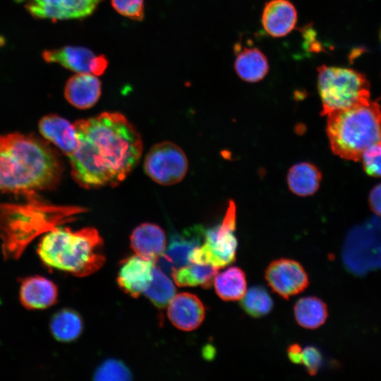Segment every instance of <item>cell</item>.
I'll use <instances>...</instances> for the list:
<instances>
[{"label": "cell", "instance_id": "obj_1", "mask_svg": "<svg viewBox=\"0 0 381 381\" xmlns=\"http://www.w3.org/2000/svg\"><path fill=\"white\" fill-rule=\"evenodd\" d=\"M73 125L78 144L68 157L72 176L80 186H115L138 163L141 137L123 114L103 112Z\"/></svg>", "mask_w": 381, "mask_h": 381}, {"label": "cell", "instance_id": "obj_2", "mask_svg": "<svg viewBox=\"0 0 381 381\" xmlns=\"http://www.w3.org/2000/svg\"><path fill=\"white\" fill-rule=\"evenodd\" d=\"M63 164L58 152L32 135L0 136V192L30 195L59 183Z\"/></svg>", "mask_w": 381, "mask_h": 381}, {"label": "cell", "instance_id": "obj_3", "mask_svg": "<svg viewBox=\"0 0 381 381\" xmlns=\"http://www.w3.org/2000/svg\"><path fill=\"white\" fill-rule=\"evenodd\" d=\"M103 241L94 228L71 231L54 227L47 231L37 252L43 264L77 277L97 272L105 262Z\"/></svg>", "mask_w": 381, "mask_h": 381}, {"label": "cell", "instance_id": "obj_4", "mask_svg": "<svg viewBox=\"0 0 381 381\" xmlns=\"http://www.w3.org/2000/svg\"><path fill=\"white\" fill-rule=\"evenodd\" d=\"M327 116L330 147L340 157L358 161L366 148L381 143V108L377 101L370 100Z\"/></svg>", "mask_w": 381, "mask_h": 381}, {"label": "cell", "instance_id": "obj_5", "mask_svg": "<svg viewBox=\"0 0 381 381\" xmlns=\"http://www.w3.org/2000/svg\"><path fill=\"white\" fill-rule=\"evenodd\" d=\"M317 70L322 116L370 100V83L363 73L349 68L324 64Z\"/></svg>", "mask_w": 381, "mask_h": 381}, {"label": "cell", "instance_id": "obj_6", "mask_svg": "<svg viewBox=\"0 0 381 381\" xmlns=\"http://www.w3.org/2000/svg\"><path fill=\"white\" fill-rule=\"evenodd\" d=\"M235 229L236 206L230 201L222 223L205 231L203 243L193 251L191 263L208 265L218 270L232 263L238 246Z\"/></svg>", "mask_w": 381, "mask_h": 381}, {"label": "cell", "instance_id": "obj_7", "mask_svg": "<svg viewBox=\"0 0 381 381\" xmlns=\"http://www.w3.org/2000/svg\"><path fill=\"white\" fill-rule=\"evenodd\" d=\"M188 160L176 144L164 141L157 143L147 152L144 170L155 182L171 186L180 182L188 171Z\"/></svg>", "mask_w": 381, "mask_h": 381}, {"label": "cell", "instance_id": "obj_8", "mask_svg": "<svg viewBox=\"0 0 381 381\" xmlns=\"http://www.w3.org/2000/svg\"><path fill=\"white\" fill-rule=\"evenodd\" d=\"M265 278L272 290L285 299L301 293L309 284L303 266L287 258L271 262L265 270Z\"/></svg>", "mask_w": 381, "mask_h": 381}, {"label": "cell", "instance_id": "obj_9", "mask_svg": "<svg viewBox=\"0 0 381 381\" xmlns=\"http://www.w3.org/2000/svg\"><path fill=\"white\" fill-rule=\"evenodd\" d=\"M104 0H31L26 6L35 18L51 20L83 19Z\"/></svg>", "mask_w": 381, "mask_h": 381}, {"label": "cell", "instance_id": "obj_10", "mask_svg": "<svg viewBox=\"0 0 381 381\" xmlns=\"http://www.w3.org/2000/svg\"><path fill=\"white\" fill-rule=\"evenodd\" d=\"M205 231L199 225L173 234L164 254L156 261L160 267L171 273L176 269L191 263L190 255L201 245Z\"/></svg>", "mask_w": 381, "mask_h": 381}, {"label": "cell", "instance_id": "obj_11", "mask_svg": "<svg viewBox=\"0 0 381 381\" xmlns=\"http://www.w3.org/2000/svg\"><path fill=\"white\" fill-rule=\"evenodd\" d=\"M155 266V261L136 254L126 258L118 273L119 286L131 296H139L150 285Z\"/></svg>", "mask_w": 381, "mask_h": 381}, {"label": "cell", "instance_id": "obj_12", "mask_svg": "<svg viewBox=\"0 0 381 381\" xmlns=\"http://www.w3.org/2000/svg\"><path fill=\"white\" fill-rule=\"evenodd\" d=\"M167 315L176 328L191 331L198 328L204 320L205 309L195 295L181 293L175 295L169 303Z\"/></svg>", "mask_w": 381, "mask_h": 381}, {"label": "cell", "instance_id": "obj_13", "mask_svg": "<svg viewBox=\"0 0 381 381\" xmlns=\"http://www.w3.org/2000/svg\"><path fill=\"white\" fill-rule=\"evenodd\" d=\"M261 22L269 35L284 37L295 28L297 11L289 0H270L263 8Z\"/></svg>", "mask_w": 381, "mask_h": 381}, {"label": "cell", "instance_id": "obj_14", "mask_svg": "<svg viewBox=\"0 0 381 381\" xmlns=\"http://www.w3.org/2000/svg\"><path fill=\"white\" fill-rule=\"evenodd\" d=\"M101 93V82L97 75L91 73H77L68 80L64 88L66 100L80 109L94 106Z\"/></svg>", "mask_w": 381, "mask_h": 381}, {"label": "cell", "instance_id": "obj_15", "mask_svg": "<svg viewBox=\"0 0 381 381\" xmlns=\"http://www.w3.org/2000/svg\"><path fill=\"white\" fill-rule=\"evenodd\" d=\"M20 300L28 309H44L53 306L57 300L58 289L49 279L33 276L24 279L20 287Z\"/></svg>", "mask_w": 381, "mask_h": 381}, {"label": "cell", "instance_id": "obj_16", "mask_svg": "<svg viewBox=\"0 0 381 381\" xmlns=\"http://www.w3.org/2000/svg\"><path fill=\"white\" fill-rule=\"evenodd\" d=\"M131 247L136 255L155 262L164 253L166 236L161 227L155 224L144 223L132 232Z\"/></svg>", "mask_w": 381, "mask_h": 381}, {"label": "cell", "instance_id": "obj_17", "mask_svg": "<svg viewBox=\"0 0 381 381\" xmlns=\"http://www.w3.org/2000/svg\"><path fill=\"white\" fill-rule=\"evenodd\" d=\"M42 135L56 145L65 155L70 156L78 144L76 131L73 124L56 114L47 115L39 122Z\"/></svg>", "mask_w": 381, "mask_h": 381}, {"label": "cell", "instance_id": "obj_18", "mask_svg": "<svg viewBox=\"0 0 381 381\" xmlns=\"http://www.w3.org/2000/svg\"><path fill=\"white\" fill-rule=\"evenodd\" d=\"M96 56L90 49L76 46H65L42 53L45 61L59 64L77 73L92 74Z\"/></svg>", "mask_w": 381, "mask_h": 381}, {"label": "cell", "instance_id": "obj_19", "mask_svg": "<svg viewBox=\"0 0 381 381\" xmlns=\"http://www.w3.org/2000/svg\"><path fill=\"white\" fill-rule=\"evenodd\" d=\"M234 68L238 76L248 83L262 80L269 71L265 55L256 47H244L237 53Z\"/></svg>", "mask_w": 381, "mask_h": 381}, {"label": "cell", "instance_id": "obj_20", "mask_svg": "<svg viewBox=\"0 0 381 381\" xmlns=\"http://www.w3.org/2000/svg\"><path fill=\"white\" fill-rule=\"evenodd\" d=\"M321 179V172L317 167L310 162H303L297 163L289 169L287 183L293 193L305 197L317 191Z\"/></svg>", "mask_w": 381, "mask_h": 381}, {"label": "cell", "instance_id": "obj_21", "mask_svg": "<svg viewBox=\"0 0 381 381\" xmlns=\"http://www.w3.org/2000/svg\"><path fill=\"white\" fill-rule=\"evenodd\" d=\"M213 284L216 294L226 301L241 300L246 291L245 273L238 267H230L217 273Z\"/></svg>", "mask_w": 381, "mask_h": 381}, {"label": "cell", "instance_id": "obj_22", "mask_svg": "<svg viewBox=\"0 0 381 381\" xmlns=\"http://www.w3.org/2000/svg\"><path fill=\"white\" fill-rule=\"evenodd\" d=\"M294 312L297 323L310 329H316L323 325L328 315L326 304L315 296L298 300L294 305Z\"/></svg>", "mask_w": 381, "mask_h": 381}, {"label": "cell", "instance_id": "obj_23", "mask_svg": "<svg viewBox=\"0 0 381 381\" xmlns=\"http://www.w3.org/2000/svg\"><path fill=\"white\" fill-rule=\"evenodd\" d=\"M218 269L208 265L192 262L186 266L174 270L171 276L179 286L210 287L217 274Z\"/></svg>", "mask_w": 381, "mask_h": 381}, {"label": "cell", "instance_id": "obj_24", "mask_svg": "<svg viewBox=\"0 0 381 381\" xmlns=\"http://www.w3.org/2000/svg\"><path fill=\"white\" fill-rule=\"evenodd\" d=\"M83 326L80 315L71 309L65 308L54 315L50 322V330L57 341L70 342L80 335Z\"/></svg>", "mask_w": 381, "mask_h": 381}, {"label": "cell", "instance_id": "obj_25", "mask_svg": "<svg viewBox=\"0 0 381 381\" xmlns=\"http://www.w3.org/2000/svg\"><path fill=\"white\" fill-rule=\"evenodd\" d=\"M143 294L157 308H164L176 295L171 279L159 267L155 266L152 281Z\"/></svg>", "mask_w": 381, "mask_h": 381}, {"label": "cell", "instance_id": "obj_26", "mask_svg": "<svg viewBox=\"0 0 381 381\" xmlns=\"http://www.w3.org/2000/svg\"><path fill=\"white\" fill-rule=\"evenodd\" d=\"M243 310L253 318H261L267 315L273 307V301L262 286H253L246 291L241 299Z\"/></svg>", "mask_w": 381, "mask_h": 381}, {"label": "cell", "instance_id": "obj_27", "mask_svg": "<svg viewBox=\"0 0 381 381\" xmlns=\"http://www.w3.org/2000/svg\"><path fill=\"white\" fill-rule=\"evenodd\" d=\"M132 374L128 367L121 361L109 359L103 362L95 370V380L124 381L130 380Z\"/></svg>", "mask_w": 381, "mask_h": 381}, {"label": "cell", "instance_id": "obj_28", "mask_svg": "<svg viewBox=\"0 0 381 381\" xmlns=\"http://www.w3.org/2000/svg\"><path fill=\"white\" fill-rule=\"evenodd\" d=\"M363 169L372 176H381V143H376L366 148L362 153Z\"/></svg>", "mask_w": 381, "mask_h": 381}, {"label": "cell", "instance_id": "obj_29", "mask_svg": "<svg viewBox=\"0 0 381 381\" xmlns=\"http://www.w3.org/2000/svg\"><path fill=\"white\" fill-rule=\"evenodd\" d=\"M113 8L121 15L134 20L144 18V0H111Z\"/></svg>", "mask_w": 381, "mask_h": 381}, {"label": "cell", "instance_id": "obj_30", "mask_svg": "<svg viewBox=\"0 0 381 381\" xmlns=\"http://www.w3.org/2000/svg\"><path fill=\"white\" fill-rule=\"evenodd\" d=\"M322 363V355L314 346H306L301 349L298 364L303 365L310 375L318 373Z\"/></svg>", "mask_w": 381, "mask_h": 381}, {"label": "cell", "instance_id": "obj_31", "mask_svg": "<svg viewBox=\"0 0 381 381\" xmlns=\"http://www.w3.org/2000/svg\"><path fill=\"white\" fill-rule=\"evenodd\" d=\"M369 203L372 210L381 217V183L375 186L370 191Z\"/></svg>", "mask_w": 381, "mask_h": 381}, {"label": "cell", "instance_id": "obj_32", "mask_svg": "<svg viewBox=\"0 0 381 381\" xmlns=\"http://www.w3.org/2000/svg\"><path fill=\"white\" fill-rule=\"evenodd\" d=\"M301 346L297 344H291L287 349L289 359L294 364H298L299 355L301 351Z\"/></svg>", "mask_w": 381, "mask_h": 381}, {"label": "cell", "instance_id": "obj_33", "mask_svg": "<svg viewBox=\"0 0 381 381\" xmlns=\"http://www.w3.org/2000/svg\"><path fill=\"white\" fill-rule=\"evenodd\" d=\"M13 1H15L16 2H18V3H20V2L24 1L25 0H13Z\"/></svg>", "mask_w": 381, "mask_h": 381}, {"label": "cell", "instance_id": "obj_34", "mask_svg": "<svg viewBox=\"0 0 381 381\" xmlns=\"http://www.w3.org/2000/svg\"><path fill=\"white\" fill-rule=\"evenodd\" d=\"M380 40H381V30H380Z\"/></svg>", "mask_w": 381, "mask_h": 381}]
</instances>
